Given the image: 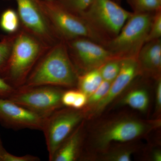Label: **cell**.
<instances>
[{
	"label": "cell",
	"mask_w": 161,
	"mask_h": 161,
	"mask_svg": "<svg viewBox=\"0 0 161 161\" xmlns=\"http://www.w3.org/2000/svg\"><path fill=\"white\" fill-rule=\"evenodd\" d=\"M149 96L147 92L142 89L133 90L124 98L123 103L132 108L145 111L149 104Z\"/></svg>",
	"instance_id": "e0dca14e"
},
{
	"label": "cell",
	"mask_w": 161,
	"mask_h": 161,
	"mask_svg": "<svg viewBox=\"0 0 161 161\" xmlns=\"http://www.w3.org/2000/svg\"><path fill=\"white\" fill-rule=\"evenodd\" d=\"M103 80V79L98 68L78 75L77 85L79 91L88 97L97 89Z\"/></svg>",
	"instance_id": "9a60e30c"
},
{
	"label": "cell",
	"mask_w": 161,
	"mask_h": 161,
	"mask_svg": "<svg viewBox=\"0 0 161 161\" xmlns=\"http://www.w3.org/2000/svg\"><path fill=\"white\" fill-rule=\"evenodd\" d=\"M140 73L156 78L160 77L161 70V40L146 42L136 58Z\"/></svg>",
	"instance_id": "4fadbf2b"
},
{
	"label": "cell",
	"mask_w": 161,
	"mask_h": 161,
	"mask_svg": "<svg viewBox=\"0 0 161 161\" xmlns=\"http://www.w3.org/2000/svg\"><path fill=\"white\" fill-rule=\"evenodd\" d=\"M78 77L65 41L61 40L42 55L23 86L72 87L77 85Z\"/></svg>",
	"instance_id": "6da1fadb"
},
{
	"label": "cell",
	"mask_w": 161,
	"mask_h": 161,
	"mask_svg": "<svg viewBox=\"0 0 161 161\" xmlns=\"http://www.w3.org/2000/svg\"><path fill=\"white\" fill-rule=\"evenodd\" d=\"M63 92L60 87L22 86L7 98L45 119L63 105Z\"/></svg>",
	"instance_id": "52a82bcc"
},
{
	"label": "cell",
	"mask_w": 161,
	"mask_h": 161,
	"mask_svg": "<svg viewBox=\"0 0 161 161\" xmlns=\"http://www.w3.org/2000/svg\"><path fill=\"white\" fill-rule=\"evenodd\" d=\"M15 89L0 76V98H7Z\"/></svg>",
	"instance_id": "484cf974"
},
{
	"label": "cell",
	"mask_w": 161,
	"mask_h": 161,
	"mask_svg": "<svg viewBox=\"0 0 161 161\" xmlns=\"http://www.w3.org/2000/svg\"><path fill=\"white\" fill-rule=\"evenodd\" d=\"M155 12H132L118 35L105 46L115 59L137 58L146 43Z\"/></svg>",
	"instance_id": "3957f363"
},
{
	"label": "cell",
	"mask_w": 161,
	"mask_h": 161,
	"mask_svg": "<svg viewBox=\"0 0 161 161\" xmlns=\"http://www.w3.org/2000/svg\"><path fill=\"white\" fill-rule=\"evenodd\" d=\"M42 3L52 26L62 40L87 38L105 46V42L81 17L64 9L56 0H42Z\"/></svg>",
	"instance_id": "5b68a950"
},
{
	"label": "cell",
	"mask_w": 161,
	"mask_h": 161,
	"mask_svg": "<svg viewBox=\"0 0 161 161\" xmlns=\"http://www.w3.org/2000/svg\"><path fill=\"white\" fill-rule=\"evenodd\" d=\"M87 96L83 92L78 90L76 99L72 106V108L80 109L87 103Z\"/></svg>",
	"instance_id": "83f0119b"
},
{
	"label": "cell",
	"mask_w": 161,
	"mask_h": 161,
	"mask_svg": "<svg viewBox=\"0 0 161 161\" xmlns=\"http://www.w3.org/2000/svg\"><path fill=\"white\" fill-rule=\"evenodd\" d=\"M64 9L73 14L80 16L91 6L93 0H56Z\"/></svg>",
	"instance_id": "ffe728a7"
},
{
	"label": "cell",
	"mask_w": 161,
	"mask_h": 161,
	"mask_svg": "<svg viewBox=\"0 0 161 161\" xmlns=\"http://www.w3.org/2000/svg\"><path fill=\"white\" fill-rule=\"evenodd\" d=\"M111 82L103 80L94 93L88 97L87 103L90 104H97L108 94Z\"/></svg>",
	"instance_id": "cb8c5ba5"
},
{
	"label": "cell",
	"mask_w": 161,
	"mask_h": 161,
	"mask_svg": "<svg viewBox=\"0 0 161 161\" xmlns=\"http://www.w3.org/2000/svg\"><path fill=\"white\" fill-rule=\"evenodd\" d=\"M83 118L78 109L57 110L43 122V131L49 160L51 161L58 148L79 125Z\"/></svg>",
	"instance_id": "ba28073f"
},
{
	"label": "cell",
	"mask_w": 161,
	"mask_h": 161,
	"mask_svg": "<svg viewBox=\"0 0 161 161\" xmlns=\"http://www.w3.org/2000/svg\"><path fill=\"white\" fill-rule=\"evenodd\" d=\"M81 128L78 126L58 148L51 161H74L78 158L81 144Z\"/></svg>",
	"instance_id": "5bb4252c"
},
{
	"label": "cell",
	"mask_w": 161,
	"mask_h": 161,
	"mask_svg": "<svg viewBox=\"0 0 161 161\" xmlns=\"http://www.w3.org/2000/svg\"><path fill=\"white\" fill-rule=\"evenodd\" d=\"M156 86V106L158 109L161 107V80L160 77L158 78Z\"/></svg>",
	"instance_id": "f1b7e54d"
},
{
	"label": "cell",
	"mask_w": 161,
	"mask_h": 161,
	"mask_svg": "<svg viewBox=\"0 0 161 161\" xmlns=\"http://www.w3.org/2000/svg\"><path fill=\"white\" fill-rule=\"evenodd\" d=\"M147 125L140 121L126 119L119 121L105 129L101 133L98 142L101 147L112 142H125L132 140L143 134Z\"/></svg>",
	"instance_id": "8fae6325"
},
{
	"label": "cell",
	"mask_w": 161,
	"mask_h": 161,
	"mask_svg": "<svg viewBox=\"0 0 161 161\" xmlns=\"http://www.w3.org/2000/svg\"><path fill=\"white\" fill-rule=\"evenodd\" d=\"M158 1L159 3H161V0H158Z\"/></svg>",
	"instance_id": "1f68e13d"
},
{
	"label": "cell",
	"mask_w": 161,
	"mask_h": 161,
	"mask_svg": "<svg viewBox=\"0 0 161 161\" xmlns=\"http://www.w3.org/2000/svg\"><path fill=\"white\" fill-rule=\"evenodd\" d=\"M65 42L78 75L98 68L107 61L115 59L104 46L89 38H77Z\"/></svg>",
	"instance_id": "9c48e42d"
},
{
	"label": "cell",
	"mask_w": 161,
	"mask_h": 161,
	"mask_svg": "<svg viewBox=\"0 0 161 161\" xmlns=\"http://www.w3.org/2000/svg\"><path fill=\"white\" fill-rule=\"evenodd\" d=\"M40 158L35 156L27 155L18 156L12 154L3 146L0 134V161H40Z\"/></svg>",
	"instance_id": "7402d4cb"
},
{
	"label": "cell",
	"mask_w": 161,
	"mask_h": 161,
	"mask_svg": "<svg viewBox=\"0 0 161 161\" xmlns=\"http://www.w3.org/2000/svg\"><path fill=\"white\" fill-rule=\"evenodd\" d=\"M132 152L130 150H121L109 156L108 159L113 161H130Z\"/></svg>",
	"instance_id": "4316f807"
},
{
	"label": "cell",
	"mask_w": 161,
	"mask_h": 161,
	"mask_svg": "<svg viewBox=\"0 0 161 161\" xmlns=\"http://www.w3.org/2000/svg\"><path fill=\"white\" fill-rule=\"evenodd\" d=\"M132 14L113 0H93L88 9L80 16L106 45L118 35Z\"/></svg>",
	"instance_id": "277c9868"
},
{
	"label": "cell",
	"mask_w": 161,
	"mask_h": 161,
	"mask_svg": "<svg viewBox=\"0 0 161 161\" xmlns=\"http://www.w3.org/2000/svg\"><path fill=\"white\" fill-rule=\"evenodd\" d=\"M161 9L156 12L148 33L146 42L161 39Z\"/></svg>",
	"instance_id": "603a6c76"
},
{
	"label": "cell",
	"mask_w": 161,
	"mask_h": 161,
	"mask_svg": "<svg viewBox=\"0 0 161 161\" xmlns=\"http://www.w3.org/2000/svg\"><path fill=\"white\" fill-rule=\"evenodd\" d=\"M153 158L154 161H161V153L160 151H156L153 153Z\"/></svg>",
	"instance_id": "f546056e"
},
{
	"label": "cell",
	"mask_w": 161,
	"mask_h": 161,
	"mask_svg": "<svg viewBox=\"0 0 161 161\" xmlns=\"http://www.w3.org/2000/svg\"><path fill=\"white\" fill-rule=\"evenodd\" d=\"M140 74L136 58H126L122 60L119 73L111 84L108 94L97 104L96 112L102 111Z\"/></svg>",
	"instance_id": "7c38bea8"
},
{
	"label": "cell",
	"mask_w": 161,
	"mask_h": 161,
	"mask_svg": "<svg viewBox=\"0 0 161 161\" xmlns=\"http://www.w3.org/2000/svg\"><path fill=\"white\" fill-rule=\"evenodd\" d=\"M0 27L8 35L17 33L21 29V23L17 12L10 8L3 12L0 18Z\"/></svg>",
	"instance_id": "2e32d148"
},
{
	"label": "cell",
	"mask_w": 161,
	"mask_h": 161,
	"mask_svg": "<svg viewBox=\"0 0 161 161\" xmlns=\"http://www.w3.org/2000/svg\"><path fill=\"white\" fill-rule=\"evenodd\" d=\"M44 119L6 98H0V123L14 130L42 131Z\"/></svg>",
	"instance_id": "30bf717a"
},
{
	"label": "cell",
	"mask_w": 161,
	"mask_h": 161,
	"mask_svg": "<svg viewBox=\"0 0 161 161\" xmlns=\"http://www.w3.org/2000/svg\"><path fill=\"white\" fill-rule=\"evenodd\" d=\"M15 34L7 35L1 36L0 40V75L4 71L9 60Z\"/></svg>",
	"instance_id": "d6986e66"
},
{
	"label": "cell",
	"mask_w": 161,
	"mask_h": 161,
	"mask_svg": "<svg viewBox=\"0 0 161 161\" xmlns=\"http://www.w3.org/2000/svg\"><path fill=\"white\" fill-rule=\"evenodd\" d=\"M133 13L155 12L161 10V4L158 0H127Z\"/></svg>",
	"instance_id": "ac0fdd59"
},
{
	"label": "cell",
	"mask_w": 161,
	"mask_h": 161,
	"mask_svg": "<svg viewBox=\"0 0 161 161\" xmlns=\"http://www.w3.org/2000/svg\"><path fill=\"white\" fill-rule=\"evenodd\" d=\"M121 60L112 59L107 61L99 68L103 80L112 83L120 71Z\"/></svg>",
	"instance_id": "44dd1931"
},
{
	"label": "cell",
	"mask_w": 161,
	"mask_h": 161,
	"mask_svg": "<svg viewBox=\"0 0 161 161\" xmlns=\"http://www.w3.org/2000/svg\"><path fill=\"white\" fill-rule=\"evenodd\" d=\"M113 1H115V2H116V3H118V4H119L120 3L121 1V0H113Z\"/></svg>",
	"instance_id": "4dcf8cb0"
},
{
	"label": "cell",
	"mask_w": 161,
	"mask_h": 161,
	"mask_svg": "<svg viewBox=\"0 0 161 161\" xmlns=\"http://www.w3.org/2000/svg\"><path fill=\"white\" fill-rule=\"evenodd\" d=\"M21 28L50 48L64 40L52 26L42 5V0H15Z\"/></svg>",
	"instance_id": "8992f818"
},
{
	"label": "cell",
	"mask_w": 161,
	"mask_h": 161,
	"mask_svg": "<svg viewBox=\"0 0 161 161\" xmlns=\"http://www.w3.org/2000/svg\"><path fill=\"white\" fill-rule=\"evenodd\" d=\"M78 91L76 90H69L64 92L61 97V102L63 105L72 108L77 96Z\"/></svg>",
	"instance_id": "d4e9b609"
},
{
	"label": "cell",
	"mask_w": 161,
	"mask_h": 161,
	"mask_svg": "<svg viewBox=\"0 0 161 161\" xmlns=\"http://www.w3.org/2000/svg\"><path fill=\"white\" fill-rule=\"evenodd\" d=\"M48 48L21 28L15 34L9 60L0 76L15 88L23 86L38 60Z\"/></svg>",
	"instance_id": "7a4b0ae2"
}]
</instances>
